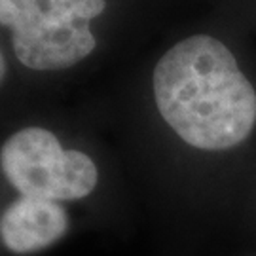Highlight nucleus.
Returning <instances> with one entry per match:
<instances>
[{"mask_svg":"<svg viewBox=\"0 0 256 256\" xmlns=\"http://www.w3.org/2000/svg\"><path fill=\"white\" fill-rule=\"evenodd\" d=\"M156 106L184 142L200 150L238 146L256 126V92L226 44L184 38L158 61Z\"/></svg>","mask_w":256,"mask_h":256,"instance_id":"nucleus-1","label":"nucleus"},{"mask_svg":"<svg viewBox=\"0 0 256 256\" xmlns=\"http://www.w3.org/2000/svg\"><path fill=\"white\" fill-rule=\"evenodd\" d=\"M106 0H0V25L12 30L18 61L30 70H64L97 48L90 21Z\"/></svg>","mask_w":256,"mask_h":256,"instance_id":"nucleus-2","label":"nucleus"},{"mask_svg":"<svg viewBox=\"0 0 256 256\" xmlns=\"http://www.w3.org/2000/svg\"><path fill=\"white\" fill-rule=\"evenodd\" d=\"M0 169L21 196L52 202L82 200L99 180L90 156L64 150L44 128H25L10 135L0 148Z\"/></svg>","mask_w":256,"mask_h":256,"instance_id":"nucleus-3","label":"nucleus"},{"mask_svg":"<svg viewBox=\"0 0 256 256\" xmlns=\"http://www.w3.org/2000/svg\"><path fill=\"white\" fill-rule=\"evenodd\" d=\"M68 230V214L59 202L27 198L10 203L0 216V239L8 250L28 254L52 247Z\"/></svg>","mask_w":256,"mask_h":256,"instance_id":"nucleus-4","label":"nucleus"},{"mask_svg":"<svg viewBox=\"0 0 256 256\" xmlns=\"http://www.w3.org/2000/svg\"><path fill=\"white\" fill-rule=\"evenodd\" d=\"M6 74H8V63H6V59H4V54H2V50H0V84L4 82Z\"/></svg>","mask_w":256,"mask_h":256,"instance_id":"nucleus-5","label":"nucleus"}]
</instances>
